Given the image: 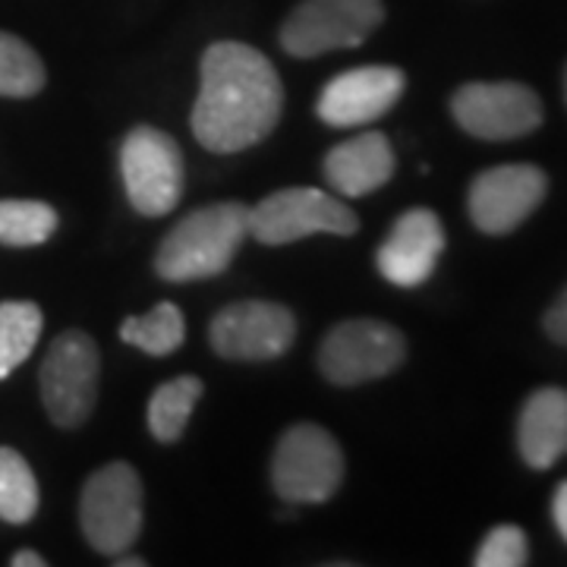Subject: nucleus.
Returning a JSON list of instances; mask_svg holds the SVG:
<instances>
[{
	"instance_id": "27",
	"label": "nucleus",
	"mask_w": 567,
	"mask_h": 567,
	"mask_svg": "<svg viewBox=\"0 0 567 567\" xmlns=\"http://www.w3.org/2000/svg\"><path fill=\"white\" fill-rule=\"evenodd\" d=\"M117 567H145V558H117Z\"/></svg>"
},
{
	"instance_id": "14",
	"label": "nucleus",
	"mask_w": 567,
	"mask_h": 567,
	"mask_svg": "<svg viewBox=\"0 0 567 567\" xmlns=\"http://www.w3.org/2000/svg\"><path fill=\"white\" fill-rule=\"evenodd\" d=\"M445 252V227L432 208L404 212L388 240L375 252L382 278L394 287H420L432 278L435 265Z\"/></svg>"
},
{
	"instance_id": "25",
	"label": "nucleus",
	"mask_w": 567,
	"mask_h": 567,
	"mask_svg": "<svg viewBox=\"0 0 567 567\" xmlns=\"http://www.w3.org/2000/svg\"><path fill=\"white\" fill-rule=\"evenodd\" d=\"M551 517H555V527L561 533V539L567 543V480L561 486L555 488V498H551Z\"/></svg>"
},
{
	"instance_id": "7",
	"label": "nucleus",
	"mask_w": 567,
	"mask_h": 567,
	"mask_svg": "<svg viewBox=\"0 0 567 567\" xmlns=\"http://www.w3.org/2000/svg\"><path fill=\"white\" fill-rule=\"evenodd\" d=\"M385 22L382 0H303L281 25V48L290 58H322L328 51L360 48Z\"/></svg>"
},
{
	"instance_id": "4",
	"label": "nucleus",
	"mask_w": 567,
	"mask_h": 567,
	"mask_svg": "<svg viewBox=\"0 0 567 567\" xmlns=\"http://www.w3.org/2000/svg\"><path fill=\"white\" fill-rule=\"evenodd\" d=\"M99 379H102L99 344L80 328L58 334L39 369L41 404L48 420L58 429H80L95 410Z\"/></svg>"
},
{
	"instance_id": "22",
	"label": "nucleus",
	"mask_w": 567,
	"mask_h": 567,
	"mask_svg": "<svg viewBox=\"0 0 567 567\" xmlns=\"http://www.w3.org/2000/svg\"><path fill=\"white\" fill-rule=\"evenodd\" d=\"M48 82L44 63L32 44L0 32V99H32Z\"/></svg>"
},
{
	"instance_id": "24",
	"label": "nucleus",
	"mask_w": 567,
	"mask_h": 567,
	"mask_svg": "<svg viewBox=\"0 0 567 567\" xmlns=\"http://www.w3.org/2000/svg\"><path fill=\"white\" fill-rule=\"evenodd\" d=\"M543 328H546V334L555 341V344L567 347V287H565V293H561V297L551 303V309L546 312Z\"/></svg>"
},
{
	"instance_id": "17",
	"label": "nucleus",
	"mask_w": 567,
	"mask_h": 567,
	"mask_svg": "<svg viewBox=\"0 0 567 567\" xmlns=\"http://www.w3.org/2000/svg\"><path fill=\"white\" fill-rule=\"evenodd\" d=\"M203 394L205 385L199 375H177L164 382L148 401V432L164 445H174L177 439H183L186 423Z\"/></svg>"
},
{
	"instance_id": "28",
	"label": "nucleus",
	"mask_w": 567,
	"mask_h": 567,
	"mask_svg": "<svg viewBox=\"0 0 567 567\" xmlns=\"http://www.w3.org/2000/svg\"><path fill=\"white\" fill-rule=\"evenodd\" d=\"M565 99H567V70H565Z\"/></svg>"
},
{
	"instance_id": "18",
	"label": "nucleus",
	"mask_w": 567,
	"mask_h": 567,
	"mask_svg": "<svg viewBox=\"0 0 567 567\" xmlns=\"http://www.w3.org/2000/svg\"><path fill=\"white\" fill-rule=\"evenodd\" d=\"M121 341L148 357H171L186 341V319L171 300L158 303L145 316H130L121 324Z\"/></svg>"
},
{
	"instance_id": "23",
	"label": "nucleus",
	"mask_w": 567,
	"mask_h": 567,
	"mask_svg": "<svg viewBox=\"0 0 567 567\" xmlns=\"http://www.w3.org/2000/svg\"><path fill=\"white\" fill-rule=\"evenodd\" d=\"M529 561L527 533L514 524H502L488 533L483 546L476 551V567H524Z\"/></svg>"
},
{
	"instance_id": "26",
	"label": "nucleus",
	"mask_w": 567,
	"mask_h": 567,
	"mask_svg": "<svg viewBox=\"0 0 567 567\" xmlns=\"http://www.w3.org/2000/svg\"><path fill=\"white\" fill-rule=\"evenodd\" d=\"M10 565L13 567H44V558H41L39 551H32V548H20V551L10 558Z\"/></svg>"
},
{
	"instance_id": "2",
	"label": "nucleus",
	"mask_w": 567,
	"mask_h": 567,
	"mask_svg": "<svg viewBox=\"0 0 567 567\" xmlns=\"http://www.w3.org/2000/svg\"><path fill=\"white\" fill-rule=\"evenodd\" d=\"M249 234V205L218 203L196 208L158 246L155 271L171 284L218 278Z\"/></svg>"
},
{
	"instance_id": "21",
	"label": "nucleus",
	"mask_w": 567,
	"mask_h": 567,
	"mask_svg": "<svg viewBox=\"0 0 567 567\" xmlns=\"http://www.w3.org/2000/svg\"><path fill=\"white\" fill-rule=\"evenodd\" d=\"M58 224V212L41 199H0V246L29 249L48 244Z\"/></svg>"
},
{
	"instance_id": "5",
	"label": "nucleus",
	"mask_w": 567,
	"mask_h": 567,
	"mask_svg": "<svg viewBox=\"0 0 567 567\" xmlns=\"http://www.w3.org/2000/svg\"><path fill=\"white\" fill-rule=\"evenodd\" d=\"M142 492L140 473L123 461L95 470L80 495V527L85 543L99 555H123L142 533Z\"/></svg>"
},
{
	"instance_id": "19",
	"label": "nucleus",
	"mask_w": 567,
	"mask_h": 567,
	"mask_svg": "<svg viewBox=\"0 0 567 567\" xmlns=\"http://www.w3.org/2000/svg\"><path fill=\"white\" fill-rule=\"evenodd\" d=\"M44 316L29 300H7L0 303V382L20 369L41 338Z\"/></svg>"
},
{
	"instance_id": "20",
	"label": "nucleus",
	"mask_w": 567,
	"mask_h": 567,
	"mask_svg": "<svg viewBox=\"0 0 567 567\" xmlns=\"http://www.w3.org/2000/svg\"><path fill=\"white\" fill-rule=\"evenodd\" d=\"M39 514V480L17 447H0V520L22 527Z\"/></svg>"
},
{
	"instance_id": "3",
	"label": "nucleus",
	"mask_w": 567,
	"mask_h": 567,
	"mask_svg": "<svg viewBox=\"0 0 567 567\" xmlns=\"http://www.w3.org/2000/svg\"><path fill=\"white\" fill-rule=\"evenodd\" d=\"M344 483V451L316 423L290 425L271 457V486L287 505H324Z\"/></svg>"
},
{
	"instance_id": "8",
	"label": "nucleus",
	"mask_w": 567,
	"mask_h": 567,
	"mask_svg": "<svg viewBox=\"0 0 567 567\" xmlns=\"http://www.w3.org/2000/svg\"><path fill=\"white\" fill-rule=\"evenodd\" d=\"M183 152L158 126H133L121 145V177L133 208L145 218L174 212L183 196Z\"/></svg>"
},
{
	"instance_id": "16",
	"label": "nucleus",
	"mask_w": 567,
	"mask_h": 567,
	"mask_svg": "<svg viewBox=\"0 0 567 567\" xmlns=\"http://www.w3.org/2000/svg\"><path fill=\"white\" fill-rule=\"evenodd\" d=\"M517 447L524 464L548 470L567 454V391L539 388L527 398L517 420Z\"/></svg>"
},
{
	"instance_id": "10",
	"label": "nucleus",
	"mask_w": 567,
	"mask_h": 567,
	"mask_svg": "<svg viewBox=\"0 0 567 567\" xmlns=\"http://www.w3.org/2000/svg\"><path fill=\"white\" fill-rule=\"evenodd\" d=\"M457 126L486 142H511L543 126L539 95L520 82H466L451 99Z\"/></svg>"
},
{
	"instance_id": "11",
	"label": "nucleus",
	"mask_w": 567,
	"mask_h": 567,
	"mask_svg": "<svg viewBox=\"0 0 567 567\" xmlns=\"http://www.w3.org/2000/svg\"><path fill=\"white\" fill-rule=\"evenodd\" d=\"M215 353L237 363H265L284 357L297 341L293 312L271 300H244L224 306L208 324Z\"/></svg>"
},
{
	"instance_id": "12",
	"label": "nucleus",
	"mask_w": 567,
	"mask_h": 567,
	"mask_svg": "<svg viewBox=\"0 0 567 567\" xmlns=\"http://www.w3.org/2000/svg\"><path fill=\"white\" fill-rule=\"evenodd\" d=\"M546 193L548 177L543 167L502 164V167H488L470 183L466 208L483 234L502 237L527 221L529 215L543 205Z\"/></svg>"
},
{
	"instance_id": "13",
	"label": "nucleus",
	"mask_w": 567,
	"mask_h": 567,
	"mask_svg": "<svg viewBox=\"0 0 567 567\" xmlns=\"http://www.w3.org/2000/svg\"><path fill=\"white\" fill-rule=\"evenodd\" d=\"M406 89L404 70L398 66H357L328 82L316 102L324 126H369L382 121Z\"/></svg>"
},
{
	"instance_id": "6",
	"label": "nucleus",
	"mask_w": 567,
	"mask_h": 567,
	"mask_svg": "<svg viewBox=\"0 0 567 567\" xmlns=\"http://www.w3.org/2000/svg\"><path fill=\"white\" fill-rule=\"evenodd\" d=\"M357 230L353 208L316 186H287L249 208V234L265 246L297 244L312 234L353 237Z\"/></svg>"
},
{
	"instance_id": "9",
	"label": "nucleus",
	"mask_w": 567,
	"mask_h": 567,
	"mask_svg": "<svg viewBox=\"0 0 567 567\" xmlns=\"http://www.w3.org/2000/svg\"><path fill=\"white\" fill-rule=\"evenodd\" d=\"M404 360V334L379 319H350L334 324L319 344V369L338 388L385 379Z\"/></svg>"
},
{
	"instance_id": "15",
	"label": "nucleus",
	"mask_w": 567,
	"mask_h": 567,
	"mask_svg": "<svg viewBox=\"0 0 567 567\" xmlns=\"http://www.w3.org/2000/svg\"><path fill=\"white\" fill-rule=\"evenodd\" d=\"M324 181L344 199H363L394 177V148L385 133L365 130L324 155Z\"/></svg>"
},
{
	"instance_id": "1",
	"label": "nucleus",
	"mask_w": 567,
	"mask_h": 567,
	"mask_svg": "<svg viewBox=\"0 0 567 567\" xmlns=\"http://www.w3.org/2000/svg\"><path fill=\"white\" fill-rule=\"evenodd\" d=\"M193 136L215 155L259 145L278 126L284 85L275 63L244 41H215L199 63Z\"/></svg>"
}]
</instances>
